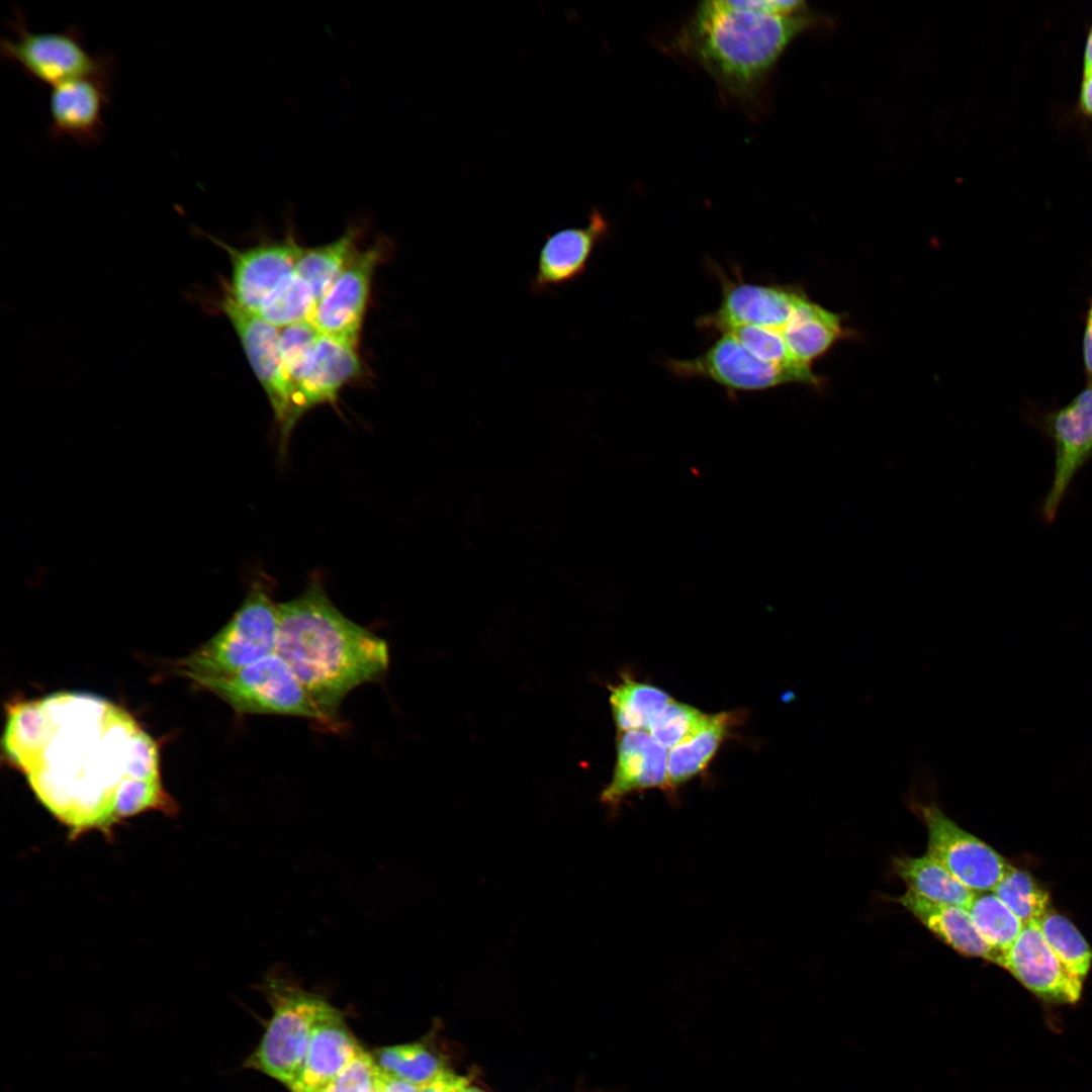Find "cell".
Segmentation results:
<instances>
[{"mask_svg":"<svg viewBox=\"0 0 1092 1092\" xmlns=\"http://www.w3.org/2000/svg\"><path fill=\"white\" fill-rule=\"evenodd\" d=\"M276 653L327 718L341 728L340 708L362 685L381 681L390 663L387 642L345 616L312 575L302 593L278 603Z\"/></svg>","mask_w":1092,"mask_h":1092,"instance_id":"obj_1","label":"cell"},{"mask_svg":"<svg viewBox=\"0 0 1092 1092\" xmlns=\"http://www.w3.org/2000/svg\"><path fill=\"white\" fill-rule=\"evenodd\" d=\"M812 23L808 14L782 16L706 1L680 33L679 48L728 94L751 99L793 39Z\"/></svg>","mask_w":1092,"mask_h":1092,"instance_id":"obj_2","label":"cell"},{"mask_svg":"<svg viewBox=\"0 0 1092 1092\" xmlns=\"http://www.w3.org/2000/svg\"><path fill=\"white\" fill-rule=\"evenodd\" d=\"M274 581L257 575L229 622L210 639L175 663L176 671L195 684L221 677L276 652L279 612Z\"/></svg>","mask_w":1092,"mask_h":1092,"instance_id":"obj_3","label":"cell"},{"mask_svg":"<svg viewBox=\"0 0 1092 1092\" xmlns=\"http://www.w3.org/2000/svg\"><path fill=\"white\" fill-rule=\"evenodd\" d=\"M261 988L273 1013L258 1048L245 1065L290 1087L302 1070L314 1026L333 1006L279 971L268 973Z\"/></svg>","mask_w":1092,"mask_h":1092,"instance_id":"obj_4","label":"cell"},{"mask_svg":"<svg viewBox=\"0 0 1092 1092\" xmlns=\"http://www.w3.org/2000/svg\"><path fill=\"white\" fill-rule=\"evenodd\" d=\"M14 37H1L0 57L15 65L31 82L55 87L92 76L114 77L116 57L109 51L90 52L79 25L62 31H31L19 8L7 20Z\"/></svg>","mask_w":1092,"mask_h":1092,"instance_id":"obj_5","label":"cell"},{"mask_svg":"<svg viewBox=\"0 0 1092 1092\" xmlns=\"http://www.w3.org/2000/svg\"><path fill=\"white\" fill-rule=\"evenodd\" d=\"M196 685L239 714L299 717L331 729L296 674L276 652L235 673Z\"/></svg>","mask_w":1092,"mask_h":1092,"instance_id":"obj_6","label":"cell"},{"mask_svg":"<svg viewBox=\"0 0 1092 1092\" xmlns=\"http://www.w3.org/2000/svg\"><path fill=\"white\" fill-rule=\"evenodd\" d=\"M906 804L927 830L926 853L971 891L992 892L1013 868L994 848L950 819L933 798H923L915 786Z\"/></svg>","mask_w":1092,"mask_h":1092,"instance_id":"obj_7","label":"cell"},{"mask_svg":"<svg viewBox=\"0 0 1092 1092\" xmlns=\"http://www.w3.org/2000/svg\"><path fill=\"white\" fill-rule=\"evenodd\" d=\"M1027 422L1041 433L1055 454L1052 484L1038 507L1043 522L1052 524L1071 492L1073 480L1092 459V382L1059 408L1030 411Z\"/></svg>","mask_w":1092,"mask_h":1092,"instance_id":"obj_8","label":"cell"},{"mask_svg":"<svg viewBox=\"0 0 1092 1092\" xmlns=\"http://www.w3.org/2000/svg\"><path fill=\"white\" fill-rule=\"evenodd\" d=\"M666 365L678 377L706 378L733 390H762L795 382L819 387L822 383L812 369L790 368L759 359L730 334H722L698 357L668 360Z\"/></svg>","mask_w":1092,"mask_h":1092,"instance_id":"obj_9","label":"cell"},{"mask_svg":"<svg viewBox=\"0 0 1092 1092\" xmlns=\"http://www.w3.org/2000/svg\"><path fill=\"white\" fill-rule=\"evenodd\" d=\"M218 306L235 329L268 396L279 431V454L283 457L298 421L293 410L292 387L282 360L280 331L255 312L236 304L225 293Z\"/></svg>","mask_w":1092,"mask_h":1092,"instance_id":"obj_10","label":"cell"},{"mask_svg":"<svg viewBox=\"0 0 1092 1092\" xmlns=\"http://www.w3.org/2000/svg\"><path fill=\"white\" fill-rule=\"evenodd\" d=\"M720 306L704 315L698 325L720 333L739 326L765 328L783 333L797 308L807 297L792 286L723 282Z\"/></svg>","mask_w":1092,"mask_h":1092,"instance_id":"obj_11","label":"cell"},{"mask_svg":"<svg viewBox=\"0 0 1092 1092\" xmlns=\"http://www.w3.org/2000/svg\"><path fill=\"white\" fill-rule=\"evenodd\" d=\"M112 76H92L52 88L49 100L48 136L70 139L82 147L102 140L104 113L111 105Z\"/></svg>","mask_w":1092,"mask_h":1092,"instance_id":"obj_12","label":"cell"},{"mask_svg":"<svg viewBox=\"0 0 1092 1092\" xmlns=\"http://www.w3.org/2000/svg\"><path fill=\"white\" fill-rule=\"evenodd\" d=\"M1000 967L1036 997L1055 1004L1079 1001L1082 980L1071 974L1045 941L1038 923L1023 927Z\"/></svg>","mask_w":1092,"mask_h":1092,"instance_id":"obj_13","label":"cell"},{"mask_svg":"<svg viewBox=\"0 0 1092 1092\" xmlns=\"http://www.w3.org/2000/svg\"><path fill=\"white\" fill-rule=\"evenodd\" d=\"M609 233V221L594 208L586 225L548 234L537 255L535 272L529 282L530 291L543 294L576 281Z\"/></svg>","mask_w":1092,"mask_h":1092,"instance_id":"obj_14","label":"cell"},{"mask_svg":"<svg viewBox=\"0 0 1092 1092\" xmlns=\"http://www.w3.org/2000/svg\"><path fill=\"white\" fill-rule=\"evenodd\" d=\"M212 240L228 252L232 262L231 282L224 293L236 304L252 312H256L273 288L294 271L304 251L290 237L243 251Z\"/></svg>","mask_w":1092,"mask_h":1092,"instance_id":"obj_15","label":"cell"},{"mask_svg":"<svg viewBox=\"0 0 1092 1092\" xmlns=\"http://www.w3.org/2000/svg\"><path fill=\"white\" fill-rule=\"evenodd\" d=\"M361 372L357 343L321 334L293 382L292 403L297 421L316 405L335 402L340 390Z\"/></svg>","mask_w":1092,"mask_h":1092,"instance_id":"obj_16","label":"cell"},{"mask_svg":"<svg viewBox=\"0 0 1092 1092\" xmlns=\"http://www.w3.org/2000/svg\"><path fill=\"white\" fill-rule=\"evenodd\" d=\"M383 250L371 247L359 252L309 317L325 335L357 343L367 306L372 278Z\"/></svg>","mask_w":1092,"mask_h":1092,"instance_id":"obj_17","label":"cell"},{"mask_svg":"<svg viewBox=\"0 0 1092 1092\" xmlns=\"http://www.w3.org/2000/svg\"><path fill=\"white\" fill-rule=\"evenodd\" d=\"M667 749L646 731H621L611 782L601 794V801L617 808L629 795L659 788L669 793Z\"/></svg>","mask_w":1092,"mask_h":1092,"instance_id":"obj_18","label":"cell"},{"mask_svg":"<svg viewBox=\"0 0 1092 1092\" xmlns=\"http://www.w3.org/2000/svg\"><path fill=\"white\" fill-rule=\"evenodd\" d=\"M361 1050L341 1012L333 1007L314 1026L302 1070L289 1088L292 1092L324 1089Z\"/></svg>","mask_w":1092,"mask_h":1092,"instance_id":"obj_19","label":"cell"},{"mask_svg":"<svg viewBox=\"0 0 1092 1092\" xmlns=\"http://www.w3.org/2000/svg\"><path fill=\"white\" fill-rule=\"evenodd\" d=\"M892 900L902 905L933 935L958 953L1001 965L1003 956L983 939L967 909L931 902L908 890Z\"/></svg>","mask_w":1092,"mask_h":1092,"instance_id":"obj_20","label":"cell"},{"mask_svg":"<svg viewBox=\"0 0 1092 1092\" xmlns=\"http://www.w3.org/2000/svg\"><path fill=\"white\" fill-rule=\"evenodd\" d=\"M738 720L736 711L705 714L692 731L669 750V793L706 769Z\"/></svg>","mask_w":1092,"mask_h":1092,"instance_id":"obj_21","label":"cell"},{"mask_svg":"<svg viewBox=\"0 0 1092 1092\" xmlns=\"http://www.w3.org/2000/svg\"><path fill=\"white\" fill-rule=\"evenodd\" d=\"M53 734V723L40 702L8 706L2 739L3 753L15 768L28 775L37 764Z\"/></svg>","mask_w":1092,"mask_h":1092,"instance_id":"obj_22","label":"cell"},{"mask_svg":"<svg viewBox=\"0 0 1092 1092\" xmlns=\"http://www.w3.org/2000/svg\"><path fill=\"white\" fill-rule=\"evenodd\" d=\"M846 333L840 315L806 297L784 329L782 337L794 358L811 366Z\"/></svg>","mask_w":1092,"mask_h":1092,"instance_id":"obj_23","label":"cell"},{"mask_svg":"<svg viewBox=\"0 0 1092 1092\" xmlns=\"http://www.w3.org/2000/svg\"><path fill=\"white\" fill-rule=\"evenodd\" d=\"M892 867L908 891L931 902L967 909L976 894L928 853L894 857Z\"/></svg>","mask_w":1092,"mask_h":1092,"instance_id":"obj_24","label":"cell"},{"mask_svg":"<svg viewBox=\"0 0 1092 1092\" xmlns=\"http://www.w3.org/2000/svg\"><path fill=\"white\" fill-rule=\"evenodd\" d=\"M357 234L348 231L338 240L304 250L294 272L309 286L320 302L359 253Z\"/></svg>","mask_w":1092,"mask_h":1092,"instance_id":"obj_25","label":"cell"},{"mask_svg":"<svg viewBox=\"0 0 1092 1092\" xmlns=\"http://www.w3.org/2000/svg\"><path fill=\"white\" fill-rule=\"evenodd\" d=\"M610 705L617 728L621 731H647L650 721L672 698L664 691L630 675H622L610 686Z\"/></svg>","mask_w":1092,"mask_h":1092,"instance_id":"obj_26","label":"cell"},{"mask_svg":"<svg viewBox=\"0 0 1092 1092\" xmlns=\"http://www.w3.org/2000/svg\"><path fill=\"white\" fill-rule=\"evenodd\" d=\"M967 911L983 939L1003 958L1025 926L993 892L976 893Z\"/></svg>","mask_w":1092,"mask_h":1092,"instance_id":"obj_27","label":"cell"},{"mask_svg":"<svg viewBox=\"0 0 1092 1092\" xmlns=\"http://www.w3.org/2000/svg\"><path fill=\"white\" fill-rule=\"evenodd\" d=\"M315 305L311 289L293 271L263 299L255 313L272 326L283 329L309 320Z\"/></svg>","mask_w":1092,"mask_h":1092,"instance_id":"obj_28","label":"cell"},{"mask_svg":"<svg viewBox=\"0 0 1092 1092\" xmlns=\"http://www.w3.org/2000/svg\"><path fill=\"white\" fill-rule=\"evenodd\" d=\"M1040 931L1061 963L1084 981L1092 961V950L1074 924L1064 915L1049 910L1038 922Z\"/></svg>","mask_w":1092,"mask_h":1092,"instance_id":"obj_29","label":"cell"},{"mask_svg":"<svg viewBox=\"0 0 1092 1092\" xmlns=\"http://www.w3.org/2000/svg\"><path fill=\"white\" fill-rule=\"evenodd\" d=\"M383 1072L420 1087L445 1070L440 1060L420 1043L393 1045L376 1053Z\"/></svg>","mask_w":1092,"mask_h":1092,"instance_id":"obj_30","label":"cell"},{"mask_svg":"<svg viewBox=\"0 0 1092 1092\" xmlns=\"http://www.w3.org/2000/svg\"><path fill=\"white\" fill-rule=\"evenodd\" d=\"M1024 925L1038 923L1050 910V895L1025 871L1012 868L992 891Z\"/></svg>","mask_w":1092,"mask_h":1092,"instance_id":"obj_31","label":"cell"},{"mask_svg":"<svg viewBox=\"0 0 1092 1092\" xmlns=\"http://www.w3.org/2000/svg\"><path fill=\"white\" fill-rule=\"evenodd\" d=\"M721 334H730L759 359L777 365L811 370V366L798 362L788 349L781 333L759 327H733Z\"/></svg>","mask_w":1092,"mask_h":1092,"instance_id":"obj_32","label":"cell"},{"mask_svg":"<svg viewBox=\"0 0 1092 1092\" xmlns=\"http://www.w3.org/2000/svg\"><path fill=\"white\" fill-rule=\"evenodd\" d=\"M704 715L695 707L672 699L650 721L647 731L658 744L670 750L692 731Z\"/></svg>","mask_w":1092,"mask_h":1092,"instance_id":"obj_33","label":"cell"},{"mask_svg":"<svg viewBox=\"0 0 1092 1092\" xmlns=\"http://www.w3.org/2000/svg\"><path fill=\"white\" fill-rule=\"evenodd\" d=\"M322 333L308 320L280 331V350L284 369L292 387Z\"/></svg>","mask_w":1092,"mask_h":1092,"instance_id":"obj_34","label":"cell"},{"mask_svg":"<svg viewBox=\"0 0 1092 1092\" xmlns=\"http://www.w3.org/2000/svg\"><path fill=\"white\" fill-rule=\"evenodd\" d=\"M125 772L130 779H160L156 745L148 735L140 730H135L129 738Z\"/></svg>","mask_w":1092,"mask_h":1092,"instance_id":"obj_35","label":"cell"},{"mask_svg":"<svg viewBox=\"0 0 1092 1092\" xmlns=\"http://www.w3.org/2000/svg\"><path fill=\"white\" fill-rule=\"evenodd\" d=\"M377 1071L375 1061L361 1050L328 1087L331 1092H368L375 1084Z\"/></svg>","mask_w":1092,"mask_h":1092,"instance_id":"obj_36","label":"cell"},{"mask_svg":"<svg viewBox=\"0 0 1092 1092\" xmlns=\"http://www.w3.org/2000/svg\"><path fill=\"white\" fill-rule=\"evenodd\" d=\"M467 1087V1079L445 1069L430 1082L418 1087V1092H463Z\"/></svg>","mask_w":1092,"mask_h":1092,"instance_id":"obj_37","label":"cell"},{"mask_svg":"<svg viewBox=\"0 0 1092 1092\" xmlns=\"http://www.w3.org/2000/svg\"><path fill=\"white\" fill-rule=\"evenodd\" d=\"M1077 112L1092 123V71L1082 72L1077 97Z\"/></svg>","mask_w":1092,"mask_h":1092,"instance_id":"obj_38","label":"cell"},{"mask_svg":"<svg viewBox=\"0 0 1092 1092\" xmlns=\"http://www.w3.org/2000/svg\"><path fill=\"white\" fill-rule=\"evenodd\" d=\"M1082 351L1087 382H1092V293L1085 316Z\"/></svg>","mask_w":1092,"mask_h":1092,"instance_id":"obj_39","label":"cell"},{"mask_svg":"<svg viewBox=\"0 0 1092 1092\" xmlns=\"http://www.w3.org/2000/svg\"><path fill=\"white\" fill-rule=\"evenodd\" d=\"M375 1088L377 1092H418L417 1086L383 1072L379 1067L375 1077Z\"/></svg>","mask_w":1092,"mask_h":1092,"instance_id":"obj_40","label":"cell"},{"mask_svg":"<svg viewBox=\"0 0 1092 1092\" xmlns=\"http://www.w3.org/2000/svg\"><path fill=\"white\" fill-rule=\"evenodd\" d=\"M1082 60V72L1092 71V22L1086 33Z\"/></svg>","mask_w":1092,"mask_h":1092,"instance_id":"obj_41","label":"cell"},{"mask_svg":"<svg viewBox=\"0 0 1092 1092\" xmlns=\"http://www.w3.org/2000/svg\"><path fill=\"white\" fill-rule=\"evenodd\" d=\"M463 1092H484V1091H482V1090H480L478 1088H475V1087H467Z\"/></svg>","mask_w":1092,"mask_h":1092,"instance_id":"obj_42","label":"cell"},{"mask_svg":"<svg viewBox=\"0 0 1092 1092\" xmlns=\"http://www.w3.org/2000/svg\"><path fill=\"white\" fill-rule=\"evenodd\" d=\"M317 1092H331V1091H330V1089H329V1088H328V1086H327V1087H325L324 1089H322V1090H320V1091H317Z\"/></svg>","mask_w":1092,"mask_h":1092,"instance_id":"obj_43","label":"cell"},{"mask_svg":"<svg viewBox=\"0 0 1092 1092\" xmlns=\"http://www.w3.org/2000/svg\"><path fill=\"white\" fill-rule=\"evenodd\" d=\"M368 1092H377V1090H376V1088H375V1084H374V1086H373V1087H372V1088H371V1089H370V1090H369Z\"/></svg>","mask_w":1092,"mask_h":1092,"instance_id":"obj_44","label":"cell"}]
</instances>
